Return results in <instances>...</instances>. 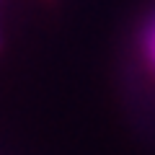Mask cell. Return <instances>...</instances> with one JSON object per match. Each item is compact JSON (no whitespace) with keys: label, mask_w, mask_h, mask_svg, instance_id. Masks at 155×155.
Wrapping results in <instances>:
<instances>
[{"label":"cell","mask_w":155,"mask_h":155,"mask_svg":"<svg viewBox=\"0 0 155 155\" xmlns=\"http://www.w3.org/2000/svg\"><path fill=\"white\" fill-rule=\"evenodd\" d=\"M140 52H142V60H145V70H147L150 78L155 80V16L145 23L142 41H140Z\"/></svg>","instance_id":"1"}]
</instances>
